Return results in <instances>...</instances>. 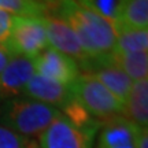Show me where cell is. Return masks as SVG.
Here are the masks:
<instances>
[{"mask_svg":"<svg viewBox=\"0 0 148 148\" xmlns=\"http://www.w3.org/2000/svg\"><path fill=\"white\" fill-rule=\"evenodd\" d=\"M47 1H52V0H47Z\"/></svg>","mask_w":148,"mask_h":148,"instance_id":"7402d4cb","label":"cell"},{"mask_svg":"<svg viewBox=\"0 0 148 148\" xmlns=\"http://www.w3.org/2000/svg\"><path fill=\"white\" fill-rule=\"evenodd\" d=\"M14 16L8 12L0 10V44H3L5 41V38L8 37L10 29L12 26V22H14Z\"/></svg>","mask_w":148,"mask_h":148,"instance_id":"ac0fdd59","label":"cell"},{"mask_svg":"<svg viewBox=\"0 0 148 148\" xmlns=\"http://www.w3.org/2000/svg\"><path fill=\"white\" fill-rule=\"evenodd\" d=\"M60 114L55 107L29 97L7 100L1 108L0 119L3 126L21 136H40L51 122Z\"/></svg>","mask_w":148,"mask_h":148,"instance_id":"7a4b0ae2","label":"cell"},{"mask_svg":"<svg viewBox=\"0 0 148 148\" xmlns=\"http://www.w3.org/2000/svg\"><path fill=\"white\" fill-rule=\"evenodd\" d=\"M114 25H122L133 29H147L148 0H129L119 16V21Z\"/></svg>","mask_w":148,"mask_h":148,"instance_id":"5bb4252c","label":"cell"},{"mask_svg":"<svg viewBox=\"0 0 148 148\" xmlns=\"http://www.w3.org/2000/svg\"><path fill=\"white\" fill-rule=\"evenodd\" d=\"M71 90L74 97L96 121L101 119L106 122L125 112V104L92 74H79L71 84Z\"/></svg>","mask_w":148,"mask_h":148,"instance_id":"3957f363","label":"cell"},{"mask_svg":"<svg viewBox=\"0 0 148 148\" xmlns=\"http://www.w3.org/2000/svg\"><path fill=\"white\" fill-rule=\"evenodd\" d=\"M10 58H11L10 51L4 47V44H0V74H1V71L4 70L5 64L8 63Z\"/></svg>","mask_w":148,"mask_h":148,"instance_id":"ffe728a7","label":"cell"},{"mask_svg":"<svg viewBox=\"0 0 148 148\" xmlns=\"http://www.w3.org/2000/svg\"><path fill=\"white\" fill-rule=\"evenodd\" d=\"M11 55L34 59L48 48L42 16H14L8 37L3 42Z\"/></svg>","mask_w":148,"mask_h":148,"instance_id":"277c9868","label":"cell"},{"mask_svg":"<svg viewBox=\"0 0 148 148\" xmlns=\"http://www.w3.org/2000/svg\"><path fill=\"white\" fill-rule=\"evenodd\" d=\"M0 10L16 16H44L48 5L40 0H0Z\"/></svg>","mask_w":148,"mask_h":148,"instance_id":"2e32d148","label":"cell"},{"mask_svg":"<svg viewBox=\"0 0 148 148\" xmlns=\"http://www.w3.org/2000/svg\"><path fill=\"white\" fill-rule=\"evenodd\" d=\"M32 144L27 137L0 125V148H30Z\"/></svg>","mask_w":148,"mask_h":148,"instance_id":"e0dca14e","label":"cell"},{"mask_svg":"<svg viewBox=\"0 0 148 148\" xmlns=\"http://www.w3.org/2000/svg\"><path fill=\"white\" fill-rule=\"evenodd\" d=\"M30 148H38V145H37V144H36V143H33V144H32V145H30Z\"/></svg>","mask_w":148,"mask_h":148,"instance_id":"44dd1931","label":"cell"},{"mask_svg":"<svg viewBox=\"0 0 148 148\" xmlns=\"http://www.w3.org/2000/svg\"><path fill=\"white\" fill-rule=\"evenodd\" d=\"M99 126H78L59 114L38 136V148H92Z\"/></svg>","mask_w":148,"mask_h":148,"instance_id":"5b68a950","label":"cell"},{"mask_svg":"<svg viewBox=\"0 0 148 148\" xmlns=\"http://www.w3.org/2000/svg\"><path fill=\"white\" fill-rule=\"evenodd\" d=\"M36 74L33 59L11 55L8 63L0 74V99L11 100L23 93L27 81Z\"/></svg>","mask_w":148,"mask_h":148,"instance_id":"52a82bcc","label":"cell"},{"mask_svg":"<svg viewBox=\"0 0 148 148\" xmlns=\"http://www.w3.org/2000/svg\"><path fill=\"white\" fill-rule=\"evenodd\" d=\"M42 21H44V26H45L49 48H53L59 52H62L63 55L70 56L78 63V66L89 58L82 49L77 36L74 34V32L70 29L67 23H64L62 19L52 15L42 16Z\"/></svg>","mask_w":148,"mask_h":148,"instance_id":"ba28073f","label":"cell"},{"mask_svg":"<svg viewBox=\"0 0 148 148\" xmlns=\"http://www.w3.org/2000/svg\"><path fill=\"white\" fill-rule=\"evenodd\" d=\"M36 74L64 85H71L79 75L78 63L53 48H45L33 59Z\"/></svg>","mask_w":148,"mask_h":148,"instance_id":"8992f818","label":"cell"},{"mask_svg":"<svg viewBox=\"0 0 148 148\" xmlns=\"http://www.w3.org/2000/svg\"><path fill=\"white\" fill-rule=\"evenodd\" d=\"M136 143H137V148H148V132H147V127H141V126H138L137 125Z\"/></svg>","mask_w":148,"mask_h":148,"instance_id":"d6986e66","label":"cell"},{"mask_svg":"<svg viewBox=\"0 0 148 148\" xmlns=\"http://www.w3.org/2000/svg\"><path fill=\"white\" fill-rule=\"evenodd\" d=\"M22 95L33 100L49 104L58 108L59 111L74 99L71 85L60 84L45 77H41L38 74H34L27 81Z\"/></svg>","mask_w":148,"mask_h":148,"instance_id":"9c48e42d","label":"cell"},{"mask_svg":"<svg viewBox=\"0 0 148 148\" xmlns=\"http://www.w3.org/2000/svg\"><path fill=\"white\" fill-rule=\"evenodd\" d=\"M127 1L129 0H77L79 5L108 19L112 25L119 21Z\"/></svg>","mask_w":148,"mask_h":148,"instance_id":"9a60e30c","label":"cell"},{"mask_svg":"<svg viewBox=\"0 0 148 148\" xmlns=\"http://www.w3.org/2000/svg\"><path fill=\"white\" fill-rule=\"evenodd\" d=\"M110 59L126 74L129 78L134 81L147 79L148 74V55L147 52L134 53H108Z\"/></svg>","mask_w":148,"mask_h":148,"instance_id":"4fadbf2b","label":"cell"},{"mask_svg":"<svg viewBox=\"0 0 148 148\" xmlns=\"http://www.w3.org/2000/svg\"><path fill=\"white\" fill-rule=\"evenodd\" d=\"M115 29V45L111 52L116 53H134L147 52L148 48V30L133 29L122 25H114Z\"/></svg>","mask_w":148,"mask_h":148,"instance_id":"7c38bea8","label":"cell"},{"mask_svg":"<svg viewBox=\"0 0 148 148\" xmlns=\"http://www.w3.org/2000/svg\"><path fill=\"white\" fill-rule=\"evenodd\" d=\"M125 118L141 127L148 125V79L134 81L125 103Z\"/></svg>","mask_w":148,"mask_h":148,"instance_id":"8fae6325","label":"cell"},{"mask_svg":"<svg viewBox=\"0 0 148 148\" xmlns=\"http://www.w3.org/2000/svg\"><path fill=\"white\" fill-rule=\"evenodd\" d=\"M136 132V123L123 115L114 116L104 122L97 148H137Z\"/></svg>","mask_w":148,"mask_h":148,"instance_id":"30bf717a","label":"cell"},{"mask_svg":"<svg viewBox=\"0 0 148 148\" xmlns=\"http://www.w3.org/2000/svg\"><path fill=\"white\" fill-rule=\"evenodd\" d=\"M47 15L56 16L67 23L89 58H99L114 49L116 38L114 25L84 8L75 0H56L53 5H48Z\"/></svg>","mask_w":148,"mask_h":148,"instance_id":"6da1fadb","label":"cell"}]
</instances>
